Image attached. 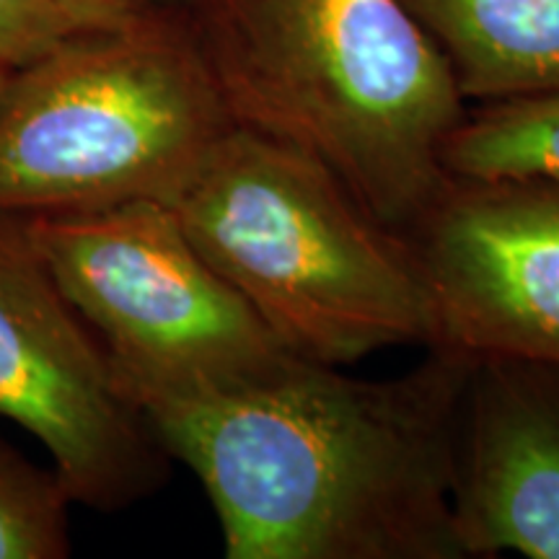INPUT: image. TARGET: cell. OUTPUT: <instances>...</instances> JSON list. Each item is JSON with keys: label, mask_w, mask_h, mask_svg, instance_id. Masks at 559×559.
<instances>
[{"label": "cell", "mask_w": 559, "mask_h": 559, "mask_svg": "<svg viewBox=\"0 0 559 559\" xmlns=\"http://www.w3.org/2000/svg\"><path fill=\"white\" fill-rule=\"evenodd\" d=\"M453 510L466 559H559V362L472 358Z\"/></svg>", "instance_id": "ba28073f"}, {"label": "cell", "mask_w": 559, "mask_h": 559, "mask_svg": "<svg viewBox=\"0 0 559 559\" xmlns=\"http://www.w3.org/2000/svg\"><path fill=\"white\" fill-rule=\"evenodd\" d=\"M449 177H559V91L472 104L443 148Z\"/></svg>", "instance_id": "30bf717a"}, {"label": "cell", "mask_w": 559, "mask_h": 559, "mask_svg": "<svg viewBox=\"0 0 559 559\" xmlns=\"http://www.w3.org/2000/svg\"><path fill=\"white\" fill-rule=\"evenodd\" d=\"M228 117L326 166L409 236L440 198L466 104L404 0H187Z\"/></svg>", "instance_id": "7a4b0ae2"}, {"label": "cell", "mask_w": 559, "mask_h": 559, "mask_svg": "<svg viewBox=\"0 0 559 559\" xmlns=\"http://www.w3.org/2000/svg\"><path fill=\"white\" fill-rule=\"evenodd\" d=\"M0 417L50 451L70 500L122 510L169 477V451L117 386L107 353L0 213Z\"/></svg>", "instance_id": "8992f818"}, {"label": "cell", "mask_w": 559, "mask_h": 559, "mask_svg": "<svg viewBox=\"0 0 559 559\" xmlns=\"http://www.w3.org/2000/svg\"><path fill=\"white\" fill-rule=\"evenodd\" d=\"M70 495L55 469H39L0 440V559L70 555Z\"/></svg>", "instance_id": "8fae6325"}, {"label": "cell", "mask_w": 559, "mask_h": 559, "mask_svg": "<svg viewBox=\"0 0 559 559\" xmlns=\"http://www.w3.org/2000/svg\"><path fill=\"white\" fill-rule=\"evenodd\" d=\"M166 205L300 358L342 368L386 347L436 345V306L409 236L306 153L234 124Z\"/></svg>", "instance_id": "3957f363"}, {"label": "cell", "mask_w": 559, "mask_h": 559, "mask_svg": "<svg viewBox=\"0 0 559 559\" xmlns=\"http://www.w3.org/2000/svg\"><path fill=\"white\" fill-rule=\"evenodd\" d=\"M472 358L394 379L298 358L241 389L138 400L218 515L228 559H466L453 510Z\"/></svg>", "instance_id": "6da1fadb"}, {"label": "cell", "mask_w": 559, "mask_h": 559, "mask_svg": "<svg viewBox=\"0 0 559 559\" xmlns=\"http://www.w3.org/2000/svg\"><path fill=\"white\" fill-rule=\"evenodd\" d=\"M409 241L436 306L432 347L559 362V177H449Z\"/></svg>", "instance_id": "52a82bcc"}, {"label": "cell", "mask_w": 559, "mask_h": 559, "mask_svg": "<svg viewBox=\"0 0 559 559\" xmlns=\"http://www.w3.org/2000/svg\"><path fill=\"white\" fill-rule=\"evenodd\" d=\"M73 32H107L187 0H50Z\"/></svg>", "instance_id": "4fadbf2b"}, {"label": "cell", "mask_w": 559, "mask_h": 559, "mask_svg": "<svg viewBox=\"0 0 559 559\" xmlns=\"http://www.w3.org/2000/svg\"><path fill=\"white\" fill-rule=\"evenodd\" d=\"M228 128L187 3L75 32L0 88V213L166 202Z\"/></svg>", "instance_id": "277c9868"}, {"label": "cell", "mask_w": 559, "mask_h": 559, "mask_svg": "<svg viewBox=\"0 0 559 559\" xmlns=\"http://www.w3.org/2000/svg\"><path fill=\"white\" fill-rule=\"evenodd\" d=\"M11 66H9V62H5L3 58H0V88H3L5 86V81H9V75H11Z\"/></svg>", "instance_id": "5bb4252c"}, {"label": "cell", "mask_w": 559, "mask_h": 559, "mask_svg": "<svg viewBox=\"0 0 559 559\" xmlns=\"http://www.w3.org/2000/svg\"><path fill=\"white\" fill-rule=\"evenodd\" d=\"M466 104L559 91V0H404Z\"/></svg>", "instance_id": "9c48e42d"}, {"label": "cell", "mask_w": 559, "mask_h": 559, "mask_svg": "<svg viewBox=\"0 0 559 559\" xmlns=\"http://www.w3.org/2000/svg\"><path fill=\"white\" fill-rule=\"evenodd\" d=\"M19 221L132 404L251 386L300 358L200 254L166 202L128 200Z\"/></svg>", "instance_id": "5b68a950"}, {"label": "cell", "mask_w": 559, "mask_h": 559, "mask_svg": "<svg viewBox=\"0 0 559 559\" xmlns=\"http://www.w3.org/2000/svg\"><path fill=\"white\" fill-rule=\"evenodd\" d=\"M70 34L73 26L50 0H0V58L11 68L41 58Z\"/></svg>", "instance_id": "7c38bea8"}]
</instances>
